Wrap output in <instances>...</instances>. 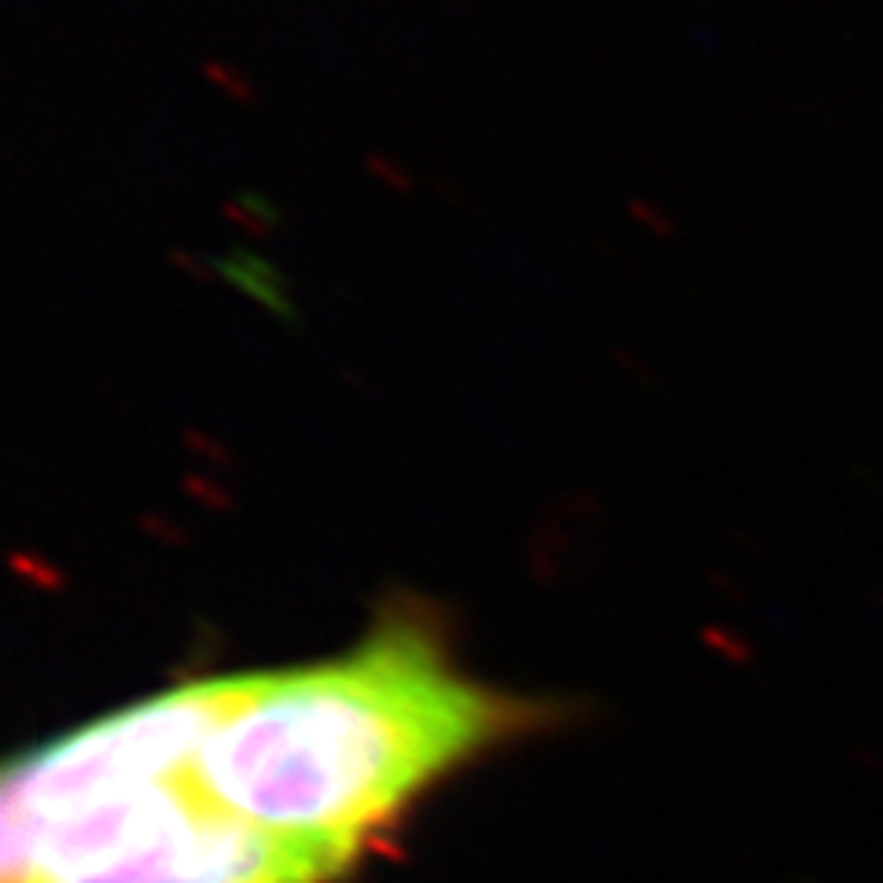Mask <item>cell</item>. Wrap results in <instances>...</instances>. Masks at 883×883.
<instances>
[{
	"label": "cell",
	"mask_w": 883,
	"mask_h": 883,
	"mask_svg": "<svg viewBox=\"0 0 883 883\" xmlns=\"http://www.w3.org/2000/svg\"><path fill=\"white\" fill-rule=\"evenodd\" d=\"M527 718L416 626H386L346 656L251 674L203 744L199 781L254 828L350 865L372 828Z\"/></svg>",
	"instance_id": "cell-1"
},
{
	"label": "cell",
	"mask_w": 883,
	"mask_h": 883,
	"mask_svg": "<svg viewBox=\"0 0 883 883\" xmlns=\"http://www.w3.org/2000/svg\"><path fill=\"white\" fill-rule=\"evenodd\" d=\"M244 677H196L11 762L0 883H332L343 862L225 810L199 752Z\"/></svg>",
	"instance_id": "cell-2"
},
{
	"label": "cell",
	"mask_w": 883,
	"mask_h": 883,
	"mask_svg": "<svg viewBox=\"0 0 883 883\" xmlns=\"http://www.w3.org/2000/svg\"><path fill=\"white\" fill-rule=\"evenodd\" d=\"M210 258L222 281H228L236 292H244L247 298L258 302V306H265L276 321L287 324V328H298L302 313L295 306L292 292H287L284 273L276 269L273 262H265L262 254H254L247 247H228L225 254H210Z\"/></svg>",
	"instance_id": "cell-3"
},
{
	"label": "cell",
	"mask_w": 883,
	"mask_h": 883,
	"mask_svg": "<svg viewBox=\"0 0 883 883\" xmlns=\"http://www.w3.org/2000/svg\"><path fill=\"white\" fill-rule=\"evenodd\" d=\"M203 75L214 85V89H222L225 96H233L236 104H258L262 100V89L254 85V78H247L244 70L233 67V63H222V59H207L203 63Z\"/></svg>",
	"instance_id": "cell-4"
},
{
	"label": "cell",
	"mask_w": 883,
	"mask_h": 883,
	"mask_svg": "<svg viewBox=\"0 0 883 883\" xmlns=\"http://www.w3.org/2000/svg\"><path fill=\"white\" fill-rule=\"evenodd\" d=\"M365 166H369V174L372 177H380L386 188H394L398 196H409L413 192V177H409V169L405 166H398L391 155H380V151H369L365 155Z\"/></svg>",
	"instance_id": "cell-5"
},
{
	"label": "cell",
	"mask_w": 883,
	"mask_h": 883,
	"mask_svg": "<svg viewBox=\"0 0 883 883\" xmlns=\"http://www.w3.org/2000/svg\"><path fill=\"white\" fill-rule=\"evenodd\" d=\"M169 262H174L185 276H192L196 284H217V281H222V276H217L214 258H207V254H196V251L177 247V251H169Z\"/></svg>",
	"instance_id": "cell-6"
},
{
	"label": "cell",
	"mask_w": 883,
	"mask_h": 883,
	"mask_svg": "<svg viewBox=\"0 0 883 883\" xmlns=\"http://www.w3.org/2000/svg\"><path fill=\"white\" fill-rule=\"evenodd\" d=\"M222 214L228 217V222H233L239 233H247V236H254V239H265V236H273V228L262 222V217H254L244 203L239 199H228V203H222Z\"/></svg>",
	"instance_id": "cell-7"
},
{
	"label": "cell",
	"mask_w": 883,
	"mask_h": 883,
	"mask_svg": "<svg viewBox=\"0 0 883 883\" xmlns=\"http://www.w3.org/2000/svg\"><path fill=\"white\" fill-rule=\"evenodd\" d=\"M630 214L637 217L640 225H648L651 233H656L659 239H670L674 233H677V225H674V217H667L663 214L656 203H645V199H634L630 203Z\"/></svg>",
	"instance_id": "cell-8"
}]
</instances>
